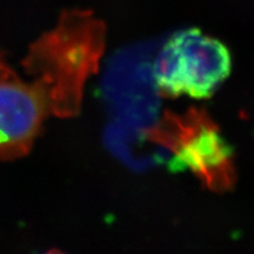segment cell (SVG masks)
<instances>
[{
	"mask_svg": "<svg viewBox=\"0 0 254 254\" xmlns=\"http://www.w3.org/2000/svg\"><path fill=\"white\" fill-rule=\"evenodd\" d=\"M104 39V23L92 12L71 10L63 12L58 26L31 46L23 66L46 90L51 114L76 115L83 85L98 68Z\"/></svg>",
	"mask_w": 254,
	"mask_h": 254,
	"instance_id": "1",
	"label": "cell"
},
{
	"mask_svg": "<svg viewBox=\"0 0 254 254\" xmlns=\"http://www.w3.org/2000/svg\"><path fill=\"white\" fill-rule=\"evenodd\" d=\"M146 133L149 140L172 150L171 171L190 170L205 186L217 190L233 184L231 148L202 113L193 111L186 118L169 116Z\"/></svg>",
	"mask_w": 254,
	"mask_h": 254,
	"instance_id": "2",
	"label": "cell"
},
{
	"mask_svg": "<svg viewBox=\"0 0 254 254\" xmlns=\"http://www.w3.org/2000/svg\"><path fill=\"white\" fill-rule=\"evenodd\" d=\"M153 45L118 52L108 64L102 91L118 124L144 131L155 121L159 102L149 65Z\"/></svg>",
	"mask_w": 254,
	"mask_h": 254,
	"instance_id": "3",
	"label": "cell"
},
{
	"mask_svg": "<svg viewBox=\"0 0 254 254\" xmlns=\"http://www.w3.org/2000/svg\"><path fill=\"white\" fill-rule=\"evenodd\" d=\"M49 114L43 86L22 81L0 61V160L28 154Z\"/></svg>",
	"mask_w": 254,
	"mask_h": 254,
	"instance_id": "4",
	"label": "cell"
},
{
	"mask_svg": "<svg viewBox=\"0 0 254 254\" xmlns=\"http://www.w3.org/2000/svg\"><path fill=\"white\" fill-rule=\"evenodd\" d=\"M169 39L176 53L184 93L209 98L231 71L228 48L195 28L178 31Z\"/></svg>",
	"mask_w": 254,
	"mask_h": 254,
	"instance_id": "5",
	"label": "cell"
}]
</instances>
